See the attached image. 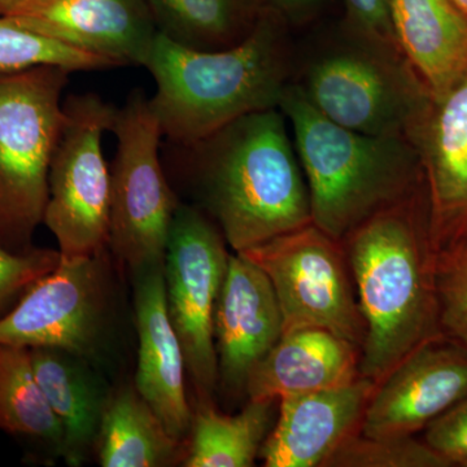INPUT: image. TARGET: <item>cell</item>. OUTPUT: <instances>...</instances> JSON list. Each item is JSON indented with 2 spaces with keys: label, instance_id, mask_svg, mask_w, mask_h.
<instances>
[{
  "label": "cell",
  "instance_id": "30",
  "mask_svg": "<svg viewBox=\"0 0 467 467\" xmlns=\"http://www.w3.org/2000/svg\"><path fill=\"white\" fill-rule=\"evenodd\" d=\"M344 5L347 9L346 23L349 26L396 45L389 0H344Z\"/></svg>",
  "mask_w": 467,
  "mask_h": 467
},
{
  "label": "cell",
  "instance_id": "34",
  "mask_svg": "<svg viewBox=\"0 0 467 467\" xmlns=\"http://www.w3.org/2000/svg\"><path fill=\"white\" fill-rule=\"evenodd\" d=\"M459 466H461V467H467V460L462 461V462H461Z\"/></svg>",
  "mask_w": 467,
  "mask_h": 467
},
{
  "label": "cell",
  "instance_id": "6",
  "mask_svg": "<svg viewBox=\"0 0 467 467\" xmlns=\"http://www.w3.org/2000/svg\"><path fill=\"white\" fill-rule=\"evenodd\" d=\"M70 73L57 66L0 72V242L5 245L26 244L43 223Z\"/></svg>",
  "mask_w": 467,
  "mask_h": 467
},
{
  "label": "cell",
  "instance_id": "2",
  "mask_svg": "<svg viewBox=\"0 0 467 467\" xmlns=\"http://www.w3.org/2000/svg\"><path fill=\"white\" fill-rule=\"evenodd\" d=\"M279 109L234 119L181 152L202 207L236 254L312 223L308 184Z\"/></svg>",
  "mask_w": 467,
  "mask_h": 467
},
{
  "label": "cell",
  "instance_id": "29",
  "mask_svg": "<svg viewBox=\"0 0 467 467\" xmlns=\"http://www.w3.org/2000/svg\"><path fill=\"white\" fill-rule=\"evenodd\" d=\"M423 441L453 466L467 460V396L426 427Z\"/></svg>",
  "mask_w": 467,
  "mask_h": 467
},
{
  "label": "cell",
  "instance_id": "21",
  "mask_svg": "<svg viewBox=\"0 0 467 467\" xmlns=\"http://www.w3.org/2000/svg\"><path fill=\"white\" fill-rule=\"evenodd\" d=\"M103 467H164L184 460L183 441L168 431L137 389L107 399L98 435Z\"/></svg>",
  "mask_w": 467,
  "mask_h": 467
},
{
  "label": "cell",
  "instance_id": "31",
  "mask_svg": "<svg viewBox=\"0 0 467 467\" xmlns=\"http://www.w3.org/2000/svg\"><path fill=\"white\" fill-rule=\"evenodd\" d=\"M261 3L291 27L312 23L321 12L324 0H261Z\"/></svg>",
  "mask_w": 467,
  "mask_h": 467
},
{
  "label": "cell",
  "instance_id": "8",
  "mask_svg": "<svg viewBox=\"0 0 467 467\" xmlns=\"http://www.w3.org/2000/svg\"><path fill=\"white\" fill-rule=\"evenodd\" d=\"M110 131L117 138L110 168L109 247L135 270L164 264L169 233L180 201L161 158V128L140 90L117 109Z\"/></svg>",
  "mask_w": 467,
  "mask_h": 467
},
{
  "label": "cell",
  "instance_id": "16",
  "mask_svg": "<svg viewBox=\"0 0 467 467\" xmlns=\"http://www.w3.org/2000/svg\"><path fill=\"white\" fill-rule=\"evenodd\" d=\"M378 384L355 382L279 400L278 418L261 447L266 467H324L328 457L361 429Z\"/></svg>",
  "mask_w": 467,
  "mask_h": 467
},
{
  "label": "cell",
  "instance_id": "27",
  "mask_svg": "<svg viewBox=\"0 0 467 467\" xmlns=\"http://www.w3.org/2000/svg\"><path fill=\"white\" fill-rule=\"evenodd\" d=\"M441 334L467 349V242L436 254Z\"/></svg>",
  "mask_w": 467,
  "mask_h": 467
},
{
  "label": "cell",
  "instance_id": "4",
  "mask_svg": "<svg viewBox=\"0 0 467 467\" xmlns=\"http://www.w3.org/2000/svg\"><path fill=\"white\" fill-rule=\"evenodd\" d=\"M279 109L308 184L313 223L337 241L423 183L413 143L335 124L309 103L296 82L285 88Z\"/></svg>",
  "mask_w": 467,
  "mask_h": 467
},
{
  "label": "cell",
  "instance_id": "15",
  "mask_svg": "<svg viewBox=\"0 0 467 467\" xmlns=\"http://www.w3.org/2000/svg\"><path fill=\"white\" fill-rule=\"evenodd\" d=\"M218 384L245 393L252 368L284 335V317L265 273L242 254H230L213 318Z\"/></svg>",
  "mask_w": 467,
  "mask_h": 467
},
{
  "label": "cell",
  "instance_id": "22",
  "mask_svg": "<svg viewBox=\"0 0 467 467\" xmlns=\"http://www.w3.org/2000/svg\"><path fill=\"white\" fill-rule=\"evenodd\" d=\"M159 33L182 47L218 51L247 38L266 8L261 0H147Z\"/></svg>",
  "mask_w": 467,
  "mask_h": 467
},
{
  "label": "cell",
  "instance_id": "23",
  "mask_svg": "<svg viewBox=\"0 0 467 467\" xmlns=\"http://www.w3.org/2000/svg\"><path fill=\"white\" fill-rule=\"evenodd\" d=\"M279 400H250L241 413L226 416L213 402L192 411L186 467H251L275 425Z\"/></svg>",
  "mask_w": 467,
  "mask_h": 467
},
{
  "label": "cell",
  "instance_id": "25",
  "mask_svg": "<svg viewBox=\"0 0 467 467\" xmlns=\"http://www.w3.org/2000/svg\"><path fill=\"white\" fill-rule=\"evenodd\" d=\"M38 66L61 67L70 72L116 67L107 58L30 32L9 18L0 16V72Z\"/></svg>",
  "mask_w": 467,
  "mask_h": 467
},
{
  "label": "cell",
  "instance_id": "3",
  "mask_svg": "<svg viewBox=\"0 0 467 467\" xmlns=\"http://www.w3.org/2000/svg\"><path fill=\"white\" fill-rule=\"evenodd\" d=\"M143 67L156 82L150 107L162 137L195 143L239 117L279 109L294 81L290 26L266 9L244 41L218 51L192 50L159 34Z\"/></svg>",
  "mask_w": 467,
  "mask_h": 467
},
{
  "label": "cell",
  "instance_id": "14",
  "mask_svg": "<svg viewBox=\"0 0 467 467\" xmlns=\"http://www.w3.org/2000/svg\"><path fill=\"white\" fill-rule=\"evenodd\" d=\"M435 254L467 242V75L432 99L414 134Z\"/></svg>",
  "mask_w": 467,
  "mask_h": 467
},
{
  "label": "cell",
  "instance_id": "10",
  "mask_svg": "<svg viewBox=\"0 0 467 467\" xmlns=\"http://www.w3.org/2000/svg\"><path fill=\"white\" fill-rule=\"evenodd\" d=\"M226 244L207 213L180 202L165 254V290L198 402H213L218 387L213 318L229 263Z\"/></svg>",
  "mask_w": 467,
  "mask_h": 467
},
{
  "label": "cell",
  "instance_id": "18",
  "mask_svg": "<svg viewBox=\"0 0 467 467\" xmlns=\"http://www.w3.org/2000/svg\"><path fill=\"white\" fill-rule=\"evenodd\" d=\"M359 356V347L330 331H288L252 368L245 395L250 400H281L347 386L361 377Z\"/></svg>",
  "mask_w": 467,
  "mask_h": 467
},
{
  "label": "cell",
  "instance_id": "19",
  "mask_svg": "<svg viewBox=\"0 0 467 467\" xmlns=\"http://www.w3.org/2000/svg\"><path fill=\"white\" fill-rule=\"evenodd\" d=\"M402 57L438 99L467 75V18L451 0H389Z\"/></svg>",
  "mask_w": 467,
  "mask_h": 467
},
{
  "label": "cell",
  "instance_id": "26",
  "mask_svg": "<svg viewBox=\"0 0 467 467\" xmlns=\"http://www.w3.org/2000/svg\"><path fill=\"white\" fill-rule=\"evenodd\" d=\"M451 466L450 461L414 435L368 438L359 432L349 436L324 463V467Z\"/></svg>",
  "mask_w": 467,
  "mask_h": 467
},
{
  "label": "cell",
  "instance_id": "7",
  "mask_svg": "<svg viewBox=\"0 0 467 467\" xmlns=\"http://www.w3.org/2000/svg\"><path fill=\"white\" fill-rule=\"evenodd\" d=\"M116 107L94 92L64 101V124L48 171L43 223L54 234L61 259L100 256L109 247L110 168L103 137Z\"/></svg>",
  "mask_w": 467,
  "mask_h": 467
},
{
  "label": "cell",
  "instance_id": "1",
  "mask_svg": "<svg viewBox=\"0 0 467 467\" xmlns=\"http://www.w3.org/2000/svg\"><path fill=\"white\" fill-rule=\"evenodd\" d=\"M342 243L365 324L359 376L379 384L414 350L442 335L425 183Z\"/></svg>",
  "mask_w": 467,
  "mask_h": 467
},
{
  "label": "cell",
  "instance_id": "20",
  "mask_svg": "<svg viewBox=\"0 0 467 467\" xmlns=\"http://www.w3.org/2000/svg\"><path fill=\"white\" fill-rule=\"evenodd\" d=\"M29 352L36 380L63 429L60 454L67 465L81 466L97 444L107 398L84 358L55 348Z\"/></svg>",
  "mask_w": 467,
  "mask_h": 467
},
{
  "label": "cell",
  "instance_id": "13",
  "mask_svg": "<svg viewBox=\"0 0 467 467\" xmlns=\"http://www.w3.org/2000/svg\"><path fill=\"white\" fill-rule=\"evenodd\" d=\"M3 16L116 67H143L160 34L147 0H23Z\"/></svg>",
  "mask_w": 467,
  "mask_h": 467
},
{
  "label": "cell",
  "instance_id": "12",
  "mask_svg": "<svg viewBox=\"0 0 467 467\" xmlns=\"http://www.w3.org/2000/svg\"><path fill=\"white\" fill-rule=\"evenodd\" d=\"M467 396V349L441 335L401 361L376 391L359 434L416 435Z\"/></svg>",
  "mask_w": 467,
  "mask_h": 467
},
{
  "label": "cell",
  "instance_id": "17",
  "mask_svg": "<svg viewBox=\"0 0 467 467\" xmlns=\"http://www.w3.org/2000/svg\"><path fill=\"white\" fill-rule=\"evenodd\" d=\"M137 273L134 306L140 348L135 389L168 431L184 441L192 431V409L184 384L182 344L169 318L164 264Z\"/></svg>",
  "mask_w": 467,
  "mask_h": 467
},
{
  "label": "cell",
  "instance_id": "33",
  "mask_svg": "<svg viewBox=\"0 0 467 467\" xmlns=\"http://www.w3.org/2000/svg\"><path fill=\"white\" fill-rule=\"evenodd\" d=\"M451 3L467 18V0H451Z\"/></svg>",
  "mask_w": 467,
  "mask_h": 467
},
{
  "label": "cell",
  "instance_id": "32",
  "mask_svg": "<svg viewBox=\"0 0 467 467\" xmlns=\"http://www.w3.org/2000/svg\"><path fill=\"white\" fill-rule=\"evenodd\" d=\"M20 2H23V0H0V16H3L5 12H8L9 9Z\"/></svg>",
  "mask_w": 467,
  "mask_h": 467
},
{
  "label": "cell",
  "instance_id": "9",
  "mask_svg": "<svg viewBox=\"0 0 467 467\" xmlns=\"http://www.w3.org/2000/svg\"><path fill=\"white\" fill-rule=\"evenodd\" d=\"M239 254L269 278L284 333L322 328L361 348L364 318L342 241L312 223Z\"/></svg>",
  "mask_w": 467,
  "mask_h": 467
},
{
  "label": "cell",
  "instance_id": "5",
  "mask_svg": "<svg viewBox=\"0 0 467 467\" xmlns=\"http://www.w3.org/2000/svg\"><path fill=\"white\" fill-rule=\"evenodd\" d=\"M294 82L335 124L411 143L434 99L395 43L347 23L313 48Z\"/></svg>",
  "mask_w": 467,
  "mask_h": 467
},
{
  "label": "cell",
  "instance_id": "28",
  "mask_svg": "<svg viewBox=\"0 0 467 467\" xmlns=\"http://www.w3.org/2000/svg\"><path fill=\"white\" fill-rule=\"evenodd\" d=\"M60 260L58 251L30 250L15 254L0 247V306L52 272Z\"/></svg>",
  "mask_w": 467,
  "mask_h": 467
},
{
  "label": "cell",
  "instance_id": "24",
  "mask_svg": "<svg viewBox=\"0 0 467 467\" xmlns=\"http://www.w3.org/2000/svg\"><path fill=\"white\" fill-rule=\"evenodd\" d=\"M0 429L48 442L60 453L63 429L34 374L29 349L0 347Z\"/></svg>",
  "mask_w": 467,
  "mask_h": 467
},
{
  "label": "cell",
  "instance_id": "11",
  "mask_svg": "<svg viewBox=\"0 0 467 467\" xmlns=\"http://www.w3.org/2000/svg\"><path fill=\"white\" fill-rule=\"evenodd\" d=\"M109 313L100 256L60 260L0 318V347L55 348L78 358L97 350Z\"/></svg>",
  "mask_w": 467,
  "mask_h": 467
}]
</instances>
